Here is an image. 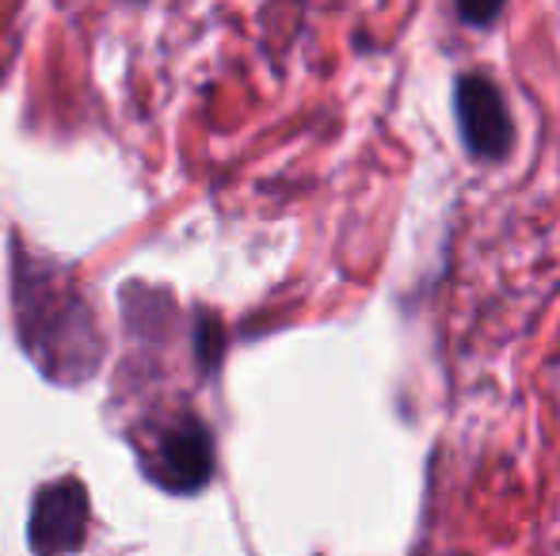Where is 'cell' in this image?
<instances>
[{
    "label": "cell",
    "instance_id": "6da1fadb",
    "mask_svg": "<svg viewBox=\"0 0 560 556\" xmlns=\"http://www.w3.org/2000/svg\"><path fill=\"white\" fill-rule=\"evenodd\" d=\"M454 111L462 141L477 161H503L511 149V115L503 92L488 76L465 73L454 88Z\"/></svg>",
    "mask_w": 560,
    "mask_h": 556
},
{
    "label": "cell",
    "instance_id": "7a4b0ae2",
    "mask_svg": "<svg viewBox=\"0 0 560 556\" xmlns=\"http://www.w3.org/2000/svg\"><path fill=\"white\" fill-rule=\"evenodd\" d=\"M89 534V496L84 484L58 481L46 484L31 507V549L35 553H73Z\"/></svg>",
    "mask_w": 560,
    "mask_h": 556
},
{
    "label": "cell",
    "instance_id": "3957f363",
    "mask_svg": "<svg viewBox=\"0 0 560 556\" xmlns=\"http://www.w3.org/2000/svg\"><path fill=\"white\" fill-rule=\"evenodd\" d=\"M214 473L210 435L199 419H179L161 435L156 446V481L172 492H199Z\"/></svg>",
    "mask_w": 560,
    "mask_h": 556
},
{
    "label": "cell",
    "instance_id": "277c9868",
    "mask_svg": "<svg viewBox=\"0 0 560 556\" xmlns=\"http://www.w3.org/2000/svg\"><path fill=\"white\" fill-rule=\"evenodd\" d=\"M457 4V15H462L465 23H472V27H488V23L500 20L503 4L508 0H454Z\"/></svg>",
    "mask_w": 560,
    "mask_h": 556
},
{
    "label": "cell",
    "instance_id": "5b68a950",
    "mask_svg": "<svg viewBox=\"0 0 560 556\" xmlns=\"http://www.w3.org/2000/svg\"><path fill=\"white\" fill-rule=\"evenodd\" d=\"M199 358L207 370L222 358V328H218V320H210V317L199 320Z\"/></svg>",
    "mask_w": 560,
    "mask_h": 556
}]
</instances>
